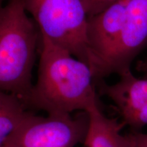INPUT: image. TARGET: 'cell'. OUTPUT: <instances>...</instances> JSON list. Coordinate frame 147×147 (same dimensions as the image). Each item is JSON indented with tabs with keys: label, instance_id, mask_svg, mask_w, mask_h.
Here are the masks:
<instances>
[{
	"label": "cell",
	"instance_id": "277c9868",
	"mask_svg": "<svg viewBox=\"0 0 147 147\" xmlns=\"http://www.w3.org/2000/svg\"><path fill=\"white\" fill-rule=\"evenodd\" d=\"M89 123L87 112L42 117L29 110L5 145L8 147H74L84 142Z\"/></svg>",
	"mask_w": 147,
	"mask_h": 147
},
{
	"label": "cell",
	"instance_id": "6da1fadb",
	"mask_svg": "<svg viewBox=\"0 0 147 147\" xmlns=\"http://www.w3.org/2000/svg\"><path fill=\"white\" fill-rule=\"evenodd\" d=\"M38 79L25 102L48 115L88 112L100 105L89 65L41 36Z\"/></svg>",
	"mask_w": 147,
	"mask_h": 147
},
{
	"label": "cell",
	"instance_id": "30bf717a",
	"mask_svg": "<svg viewBox=\"0 0 147 147\" xmlns=\"http://www.w3.org/2000/svg\"><path fill=\"white\" fill-rule=\"evenodd\" d=\"M135 146L134 147H147V134H143L137 131H133Z\"/></svg>",
	"mask_w": 147,
	"mask_h": 147
},
{
	"label": "cell",
	"instance_id": "9c48e42d",
	"mask_svg": "<svg viewBox=\"0 0 147 147\" xmlns=\"http://www.w3.org/2000/svg\"><path fill=\"white\" fill-rule=\"evenodd\" d=\"M117 0H82L88 16L95 15Z\"/></svg>",
	"mask_w": 147,
	"mask_h": 147
},
{
	"label": "cell",
	"instance_id": "4fadbf2b",
	"mask_svg": "<svg viewBox=\"0 0 147 147\" xmlns=\"http://www.w3.org/2000/svg\"><path fill=\"white\" fill-rule=\"evenodd\" d=\"M1 147H8V146H6V145H5V144H4V145H3V146H1Z\"/></svg>",
	"mask_w": 147,
	"mask_h": 147
},
{
	"label": "cell",
	"instance_id": "8fae6325",
	"mask_svg": "<svg viewBox=\"0 0 147 147\" xmlns=\"http://www.w3.org/2000/svg\"><path fill=\"white\" fill-rule=\"evenodd\" d=\"M138 69L144 74L145 78H147V59L139 64Z\"/></svg>",
	"mask_w": 147,
	"mask_h": 147
},
{
	"label": "cell",
	"instance_id": "8992f818",
	"mask_svg": "<svg viewBox=\"0 0 147 147\" xmlns=\"http://www.w3.org/2000/svg\"><path fill=\"white\" fill-rule=\"evenodd\" d=\"M119 76L114 84L98 82L97 93L113 102L125 126L138 129L147 125V78L136 76L131 69Z\"/></svg>",
	"mask_w": 147,
	"mask_h": 147
},
{
	"label": "cell",
	"instance_id": "7a4b0ae2",
	"mask_svg": "<svg viewBox=\"0 0 147 147\" xmlns=\"http://www.w3.org/2000/svg\"><path fill=\"white\" fill-rule=\"evenodd\" d=\"M41 35L22 0H9L0 9V91L19 98L30 93Z\"/></svg>",
	"mask_w": 147,
	"mask_h": 147
},
{
	"label": "cell",
	"instance_id": "7c38bea8",
	"mask_svg": "<svg viewBox=\"0 0 147 147\" xmlns=\"http://www.w3.org/2000/svg\"><path fill=\"white\" fill-rule=\"evenodd\" d=\"M9 0H0V9L4 5L6 2H8Z\"/></svg>",
	"mask_w": 147,
	"mask_h": 147
},
{
	"label": "cell",
	"instance_id": "3957f363",
	"mask_svg": "<svg viewBox=\"0 0 147 147\" xmlns=\"http://www.w3.org/2000/svg\"><path fill=\"white\" fill-rule=\"evenodd\" d=\"M22 2L41 36L90 66L89 16L82 0H22Z\"/></svg>",
	"mask_w": 147,
	"mask_h": 147
},
{
	"label": "cell",
	"instance_id": "52a82bcc",
	"mask_svg": "<svg viewBox=\"0 0 147 147\" xmlns=\"http://www.w3.org/2000/svg\"><path fill=\"white\" fill-rule=\"evenodd\" d=\"M89 123L84 147H134L133 134H123L124 124L118 119L109 118L102 112L100 105L87 112Z\"/></svg>",
	"mask_w": 147,
	"mask_h": 147
},
{
	"label": "cell",
	"instance_id": "ba28073f",
	"mask_svg": "<svg viewBox=\"0 0 147 147\" xmlns=\"http://www.w3.org/2000/svg\"><path fill=\"white\" fill-rule=\"evenodd\" d=\"M28 112L19 98L0 91V147L17 129Z\"/></svg>",
	"mask_w": 147,
	"mask_h": 147
},
{
	"label": "cell",
	"instance_id": "5b68a950",
	"mask_svg": "<svg viewBox=\"0 0 147 147\" xmlns=\"http://www.w3.org/2000/svg\"><path fill=\"white\" fill-rule=\"evenodd\" d=\"M146 46L147 0H129L118 36L94 74L96 84L110 75L130 70Z\"/></svg>",
	"mask_w": 147,
	"mask_h": 147
}]
</instances>
